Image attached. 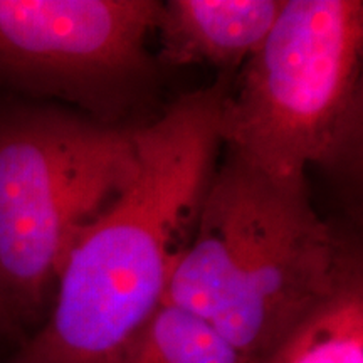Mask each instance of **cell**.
I'll return each mask as SVG.
<instances>
[{
	"instance_id": "4",
	"label": "cell",
	"mask_w": 363,
	"mask_h": 363,
	"mask_svg": "<svg viewBox=\"0 0 363 363\" xmlns=\"http://www.w3.org/2000/svg\"><path fill=\"white\" fill-rule=\"evenodd\" d=\"M136 172L135 130L56 108L0 116V299L13 325L39 320L71 247Z\"/></svg>"
},
{
	"instance_id": "8",
	"label": "cell",
	"mask_w": 363,
	"mask_h": 363,
	"mask_svg": "<svg viewBox=\"0 0 363 363\" xmlns=\"http://www.w3.org/2000/svg\"><path fill=\"white\" fill-rule=\"evenodd\" d=\"M116 363H240L203 321L162 305Z\"/></svg>"
},
{
	"instance_id": "6",
	"label": "cell",
	"mask_w": 363,
	"mask_h": 363,
	"mask_svg": "<svg viewBox=\"0 0 363 363\" xmlns=\"http://www.w3.org/2000/svg\"><path fill=\"white\" fill-rule=\"evenodd\" d=\"M286 0H172L162 4L155 29L169 66L212 65L238 69L256 54ZM153 29V30H155Z\"/></svg>"
},
{
	"instance_id": "3",
	"label": "cell",
	"mask_w": 363,
	"mask_h": 363,
	"mask_svg": "<svg viewBox=\"0 0 363 363\" xmlns=\"http://www.w3.org/2000/svg\"><path fill=\"white\" fill-rule=\"evenodd\" d=\"M363 4L286 0L256 54L227 88L220 138L230 155L289 184L306 169L362 167Z\"/></svg>"
},
{
	"instance_id": "9",
	"label": "cell",
	"mask_w": 363,
	"mask_h": 363,
	"mask_svg": "<svg viewBox=\"0 0 363 363\" xmlns=\"http://www.w3.org/2000/svg\"><path fill=\"white\" fill-rule=\"evenodd\" d=\"M12 328H16V325H13V321L11 320V316H9L6 306H4L2 299H0V335L7 333V331H11Z\"/></svg>"
},
{
	"instance_id": "7",
	"label": "cell",
	"mask_w": 363,
	"mask_h": 363,
	"mask_svg": "<svg viewBox=\"0 0 363 363\" xmlns=\"http://www.w3.org/2000/svg\"><path fill=\"white\" fill-rule=\"evenodd\" d=\"M264 363H363V281L357 269Z\"/></svg>"
},
{
	"instance_id": "1",
	"label": "cell",
	"mask_w": 363,
	"mask_h": 363,
	"mask_svg": "<svg viewBox=\"0 0 363 363\" xmlns=\"http://www.w3.org/2000/svg\"><path fill=\"white\" fill-rule=\"evenodd\" d=\"M222 76L135 130L138 172L81 233L44 325L7 363H116L163 305L192 240L220 138Z\"/></svg>"
},
{
	"instance_id": "5",
	"label": "cell",
	"mask_w": 363,
	"mask_h": 363,
	"mask_svg": "<svg viewBox=\"0 0 363 363\" xmlns=\"http://www.w3.org/2000/svg\"><path fill=\"white\" fill-rule=\"evenodd\" d=\"M160 2L0 0V83L91 111L125 106L153 74Z\"/></svg>"
},
{
	"instance_id": "2",
	"label": "cell",
	"mask_w": 363,
	"mask_h": 363,
	"mask_svg": "<svg viewBox=\"0 0 363 363\" xmlns=\"http://www.w3.org/2000/svg\"><path fill=\"white\" fill-rule=\"evenodd\" d=\"M357 269L306 184L230 155L212 175L163 305L203 321L240 363H264Z\"/></svg>"
}]
</instances>
